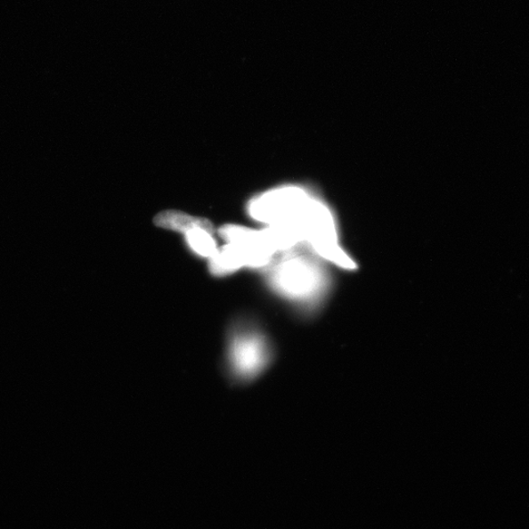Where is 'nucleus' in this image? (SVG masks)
<instances>
[{
	"label": "nucleus",
	"mask_w": 529,
	"mask_h": 529,
	"mask_svg": "<svg viewBox=\"0 0 529 529\" xmlns=\"http://www.w3.org/2000/svg\"><path fill=\"white\" fill-rule=\"evenodd\" d=\"M312 198L300 186H282L253 199L248 210L251 218L269 225L290 223L298 218Z\"/></svg>",
	"instance_id": "nucleus-3"
},
{
	"label": "nucleus",
	"mask_w": 529,
	"mask_h": 529,
	"mask_svg": "<svg viewBox=\"0 0 529 529\" xmlns=\"http://www.w3.org/2000/svg\"><path fill=\"white\" fill-rule=\"evenodd\" d=\"M221 237L228 243L237 245L247 259L248 268H269L278 254L273 249L263 230L256 231L237 224H225L219 230Z\"/></svg>",
	"instance_id": "nucleus-4"
},
{
	"label": "nucleus",
	"mask_w": 529,
	"mask_h": 529,
	"mask_svg": "<svg viewBox=\"0 0 529 529\" xmlns=\"http://www.w3.org/2000/svg\"><path fill=\"white\" fill-rule=\"evenodd\" d=\"M154 223L160 228L185 233L193 229H204L214 232L213 224L206 219L180 211H164L156 216Z\"/></svg>",
	"instance_id": "nucleus-6"
},
{
	"label": "nucleus",
	"mask_w": 529,
	"mask_h": 529,
	"mask_svg": "<svg viewBox=\"0 0 529 529\" xmlns=\"http://www.w3.org/2000/svg\"><path fill=\"white\" fill-rule=\"evenodd\" d=\"M268 268L270 288L283 298L313 308L328 296L330 278L328 271L313 255L294 249L283 253Z\"/></svg>",
	"instance_id": "nucleus-1"
},
{
	"label": "nucleus",
	"mask_w": 529,
	"mask_h": 529,
	"mask_svg": "<svg viewBox=\"0 0 529 529\" xmlns=\"http://www.w3.org/2000/svg\"><path fill=\"white\" fill-rule=\"evenodd\" d=\"M244 267L248 268L247 259L237 245L228 243L210 259L209 269L215 277H225Z\"/></svg>",
	"instance_id": "nucleus-5"
},
{
	"label": "nucleus",
	"mask_w": 529,
	"mask_h": 529,
	"mask_svg": "<svg viewBox=\"0 0 529 529\" xmlns=\"http://www.w3.org/2000/svg\"><path fill=\"white\" fill-rule=\"evenodd\" d=\"M212 234L204 229H193L184 233L190 248L199 256L209 259L218 251Z\"/></svg>",
	"instance_id": "nucleus-7"
},
{
	"label": "nucleus",
	"mask_w": 529,
	"mask_h": 529,
	"mask_svg": "<svg viewBox=\"0 0 529 529\" xmlns=\"http://www.w3.org/2000/svg\"><path fill=\"white\" fill-rule=\"evenodd\" d=\"M228 357L235 379L250 381L267 369L272 349L266 337L256 327L240 322L230 332Z\"/></svg>",
	"instance_id": "nucleus-2"
}]
</instances>
